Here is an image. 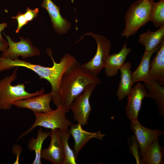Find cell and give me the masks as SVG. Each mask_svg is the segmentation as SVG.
<instances>
[{"label":"cell","instance_id":"obj_7","mask_svg":"<svg viewBox=\"0 0 164 164\" xmlns=\"http://www.w3.org/2000/svg\"><path fill=\"white\" fill-rule=\"evenodd\" d=\"M96 84H91L86 86L83 92L77 96L70 106L74 121L82 125H87L92 108L90 102L91 95Z\"/></svg>","mask_w":164,"mask_h":164},{"label":"cell","instance_id":"obj_15","mask_svg":"<svg viewBox=\"0 0 164 164\" xmlns=\"http://www.w3.org/2000/svg\"><path fill=\"white\" fill-rule=\"evenodd\" d=\"M131 51L130 48L127 47V43L125 42L119 52L110 55L104 67L106 75L112 77L117 75Z\"/></svg>","mask_w":164,"mask_h":164},{"label":"cell","instance_id":"obj_17","mask_svg":"<svg viewBox=\"0 0 164 164\" xmlns=\"http://www.w3.org/2000/svg\"><path fill=\"white\" fill-rule=\"evenodd\" d=\"M158 49L149 51H145L137 68L132 72V85L138 82L142 81L144 83H149L152 80L149 74L150 60L152 54Z\"/></svg>","mask_w":164,"mask_h":164},{"label":"cell","instance_id":"obj_1","mask_svg":"<svg viewBox=\"0 0 164 164\" xmlns=\"http://www.w3.org/2000/svg\"><path fill=\"white\" fill-rule=\"evenodd\" d=\"M46 51L53 61L52 67H44L18 58L12 60L1 56L0 72L16 67H22L32 70L39 76L40 79H45L50 83L52 88V100L54 103H56L59 101L58 91L62 77L66 70L77 60L72 55L66 53L57 63L53 58L51 50L48 48Z\"/></svg>","mask_w":164,"mask_h":164},{"label":"cell","instance_id":"obj_18","mask_svg":"<svg viewBox=\"0 0 164 164\" xmlns=\"http://www.w3.org/2000/svg\"><path fill=\"white\" fill-rule=\"evenodd\" d=\"M132 65L129 62L125 63L120 68L121 75L116 95L119 100L128 96L132 88Z\"/></svg>","mask_w":164,"mask_h":164},{"label":"cell","instance_id":"obj_28","mask_svg":"<svg viewBox=\"0 0 164 164\" xmlns=\"http://www.w3.org/2000/svg\"><path fill=\"white\" fill-rule=\"evenodd\" d=\"M13 153L15 154L16 156V159L14 164L19 163V158L20 155L22 151V148L18 145H15L12 148Z\"/></svg>","mask_w":164,"mask_h":164},{"label":"cell","instance_id":"obj_2","mask_svg":"<svg viewBox=\"0 0 164 164\" xmlns=\"http://www.w3.org/2000/svg\"><path fill=\"white\" fill-rule=\"evenodd\" d=\"M100 82L97 76L86 70L77 61L66 70L62 77L58 91L60 104L63 105L68 112L71 104L86 86Z\"/></svg>","mask_w":164,"mask_h":164},{"label":"cell","instance_id":"obj_6","mask_svg":"<svg viewBox=\"0 0 164 164\" xmlns=\"http://www.w3.org/2000/svg\"><path fill=\"white\" fill-rule=\"evenodd\" d=\"M87 36H91L94 39L97 44V49L92 58L82 65L86 70L97 76L104 68L106 60L110 55L111 43L105 36L91 32L87 33L82 36L77 42Z\"/></svg>","mask_w":164,"mask_h":164},{"label":"cell","instance_id":"obj_13","mask_svg":"<svg viewBox=\"0 0 164 164\" xmlns=\"http://www.w3.org/2000/svg\"><path fill=\"white\" fill-rule=\"evenodd\" d=\"M82 126L78 123L72 124L69 130L70 134L74 140V152L77 160L79 152L90 139L95 138L101 140L106 135L102 134L100 131L96 132L87 131L83 129Z\"/></svg>","mask_w":164,"mask_h":164},{"label":"cell","instance_id":"obj_29","mask_svg":"<svg viewBox=\"0 0 164 164\" xmlns=\"http://www.w3.org/2000/svg\"><path fill=\"white\" fill-rule=\"evenodd\" d=\"M8 44L5 39L0 41V51L2 52L5 51L8 48Z\"/></svg>","mask_w":164,"mask_h":164},{"label":"cell","instance_id":"obj_19","mask_svg":"<svg viewBox=\"0 0 164 164\" xmlns=\"http://www.w3.org/2000/svg\"><path fill=\"white\" fill-rule=\"evenodd\" d=\"M164 41V26L155 31L148 29L139 36V42L145 48V51H149L158 49Z\"/></svg>","mask_w":164,"mask_h":164},{"label":"cell","instance_id":"obj_12","mask_svg":"<svg viewBox=\"0 0 164 164\" xmlns=\"http://www.w3.org/2000/svg\"><path fill=\"white\" fill-rule=\"evenodd\" d=\"M52 100V95L50 92L16 101L12 104L18 108L29 109L33 113H44L53 110L50 106Z\"/></svg>","mask_w":164,"mask_h":164},{"label":"cell","instance_id":"obj_21","mask_svg":"<svg viewBox=\"0 0 164 164\" xmlns=\"http://www.w3.org/2000/svg\"><path fill=\"white\" fill-rule=\"evenodd\" d=\"M147 91L146 97L151 98L156 104L160 115H164V88L156 81L152 80L149 83H144Z\"/></svg>","mask_w":164,"mask_h":164},{"label":"cell","instance_id":"obj_8","mask_svg":"<svg viewBox=\"0 0 164 164\" xmlns=\"http://www.w3.org/2000/svg\"><path fill=\"white\" fill-rule=\"evenodd\" d=\"M7 39L8 46L7 49L1 54V56L5 58L14 60L19 56L23 59L39 56V50L34 46L32 43L28 39L20 37L18 42H15L10 37L4 33Z\"/></svg>","mask_w":164,"mask_h":164},{"label":"cell","instance_id":"obj_20","mask_svg":"<svg viewBox=\"0 0 164 164\" xmlns=\"http://www.w3.org/2000/svg\"><path fill=\"white\" fill-rule=\"evenodd\" d=\"M164 148L160 145L159 138L156 139L142 154L141 164H161L163 163Z\"/></svg>","mask_w":164,"mask_h":164},{"label":"cell","instance_id":"obj_27","mask_svg":"<svg viewBox=\"0 0 164 164\" xmlns=\"http://www.w3.org/2000/svg\"><path fill=\"white\" fill-rule=\"evenodd\" d=\"M39 12L38 8H36L33 10L27 7L25 12L24 14L26 20L28 22L32 21L34 18L36 17Z\"/></svg>","mask_w":164,"mask_h":164},{"label":"cell","instance_id":"obj_26","mask_svg":"<svg viewBox=\"0 0 164 164\" xmlns=\"http://www.w3.org/2000/svg\"><path fill=\"white\" fill-rule=\"evenodd\" d=\"M12 18L16 19L17 22V27L15 31L16 33H19L21 28L29 22L26 19L24 14L20 12H19L16 16L12 17Z\"/></svg>","mask_w":164,"mask_h":164},{"label":"cell","instance_id":"obj_22","mask_svg":"<svg viewBox=\"0 0 164 164\" xmlns=\"http://www.w3.org/2000/svg\"><path fill=\"white\" fill-rule=\"evenodd\" d=\"M50 132H45L40 128L38 131L37 135L36 138H31L28 143V149L31 151H34L35 158L32 164H41V153L43 144L44 141L50 136Z\"/></svg>","mask_w":164,"mask_h":164},{"label":"cell","instance_id":"obj_16","mask_svg":"<svg viewBox=\"0 0 164 164\" xmlns=\"http://www.w3.org/2000/svg\"><path fill=\"white\" fill-rule=\"evenodd\" d=\"M156 52L150 62L149 74L152 80L164 87V41Z\"/></svg>","mask_w":164,"mask_h":164},{"label":"cell","instance_id":"obj_10","mask_svg":"<svg viewBox=\"0 0 164 164\" xmlns=\"http://www.w3.org/2000/svg\"><path fill=\"white\" fill-rule=\"evenodd\" d=\"M131 121L130 128L134 133L142 155L154 140L162 135L163 132L160 129L152 130L144 127L138 119Z\"/></svg>","mask_w":164,"mask_h":164},{"label":"cell","instance_id":"obj_14","mask_svg":"<svg viewBox=\"0 0 164 164\" xmlns=\"http://www.w3.org/2000/svg\"><path fill=\"white\" fill-rule=\"evenodd\" d=\"M41 7L47 11L53 28L57 33L65 34L70 29V23L62 17L60 12V8L55 4L52 0H43Z\"/></svg>","mask_w":164,"mask_h":164},{"label":"cell","instance_id":"obj_3","mask_svg":"<svg viewBox=\"0 0 164 164\" xmlns=\"http://www.w3.org/2000/svg\"><path fill=\"white\" fill-rule=\"evenodd\" d=\"M19 67L15 68L12 75L5 76L0 80V110H9L12 108L13 102L43 94L45 91L42 87L35 92H28L26 91L25 86L28 82L12 85L11 83L17 78Z\"/></svg>","mask_w":164,"mask_h":164},{"label":"cell","instance_id":"obj_9","mask_svg":"<svg viewBox=\"0 0 164 164\" xmlns=\"http://www.w3.org/2000/svg\"><path fill=\"white\" fill-rule=\"evenodd\" d=\"M50 136L51 138L50 144L47 148L42 149L41 159L50 162L53 164H63L65 155L60 130H51Z\"/></svg>","mask_w":164,"mask_h":164},{"label":"cell","instance_id":"obj_23","mask_svg":"<svg viewBox=\"0 0 164 164\" xmlns=\"http://www.w3.org/2000/svg\"><path fill=\"white\" fill-rule=\"evenodd\" d=\"M60 137L63 148L65 158L63 164H77L74 152L70 147L68 140L70 136L68 130H60Z\"/></svg>","mask_w":164,"mask_h":164},{"label":"cell","instance_id":"obj_4","mask_svg":"<svg viewBox=\"0 0 164 164\" xmlns=\"http://www.w3.org/2000/svg\"><path fill=\"white\" fill-rule=\"evenodd\" d=\"M154 0H137L129 7L125 16V28L121 36L127 38L150 21Z\"/></svg>","mask_w":164,"mask_h":164},{"label":"cell","instance_id":"obj_30","mask_svg":"<svg viewBox=\"0 0 164 164\" xmlns=\"http://www.w3.org/2000/svg\"><path fill=\"white\" fill-rule=\"evenodd\" d=\"M7 27V24L6 23H0V41H2L5 39L3 38L1 35V32L3 31Z\"/></svg>","mask_w":164,"mask_h":164},{"label":"cell","instance_id":"obj_11","mask_svg":"<svg viewBox=\"0 0 164 164\" xmlns=\"http://www.w3.org/2000/svg\"><path fill=\"white\" fill-rule=\"evenodd\" d=\"M147 93L144 85L140 82L132 87L128 96L127 104L125 108L127 116L131 121L138 119L142 101L146 97Z\"/></svg>","mask_w":164,"mask_h":164},{"label":"cell","instance_id":"obj_24","mask_svg":"<svg viewBox=\"0 0 164 164\" xmlns=\"http://www.w3.org/2000/svg\"><path fill=\"white\" fill-rule=\"evenodd\" d=\"M150 21L156 27L164 26V0L154 2L152 9Z\"/></svg>","mask_w":164,"mask_h":164},{"label":"cell","instance_id":"obj_5","mask_svg":"<svg viewBox=\"0 0 164 164\" xmlns=\"http://www.w3.org/2000/svg\"><path fill=\"white\" fill-rule=\"evenodd\" d=\"M67 112L65 107L60 104L56 109L48 112L33 113L35 117L34 122L29 128L20 135L18 140L21 139L38 126L51 130H68L73 123L67 118Z\"/></svg>","mask_w":164,"mask_h":164},{"label":"cell","instance_id":"obj_25","mask_svg":"<svg viewBox=\"0 0 164 164\" xmlns=\"http://www.w3.org/2000/svg\"><path fill=\"white\" fill-rule=\"evenodd\" d=\"M130 152L135 157L137 164H140L141 155L140 152L139 147L135 135L132 136L128 140Z\"/></svg>","mask_w":164,"mask_h":164}]
</instances>
